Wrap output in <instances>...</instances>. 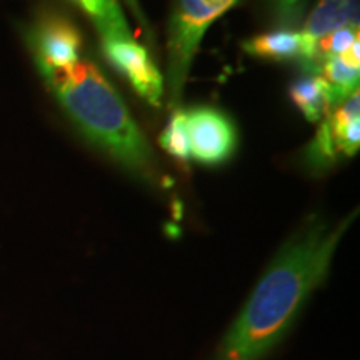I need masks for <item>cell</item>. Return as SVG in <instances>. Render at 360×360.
I'll list each match as a JSON object with an SVG mask.
<instances>
[{
    "label": "cell",
    "mask_w": 360,
    "mask_h": 360,
    "mask_svg": "<svg viewBox=\"0 0 360 360\" xmlns=\"http://www.w3.org/2000/svg\"><path fill=\"white\" fill-rule=\"evenodd\" d=\"M355 215L357 210L334 225L312 217L285 242L220 342L215 360H262L276 347L327 277Z\"/></svg>",
    "instance_id": "obj_1"
},
{
    "label": "cell",
    "mask_w": 360,
    "mask_h": 360,
    "mask_svg": "<svg viewBox=\"0 0 360 360\" xmlns=\"http://www.w3.org/2000/svg\"><path fill=\"white\" fill-rule=\"evenodd\" d=\"M40 74L65 114L94 146L129 172L155 182L159 170L146 135L122 96L94 62L79 58Z\"/></svg>",
    "instance_id": "obj_2"
},
{
    "label": "cell",
    "mask_w": 360,
    "mask_h": 360,
    "mask_svg": "<svg viewBox=\"0 0 360 360\" xmlns=\"http://www.w3.org/2000/svg\"><path fill=\"white\" fill-rule=\"evenodd\" d=\"M238 4V0H175L169 22L167 89L169 107H177L192 62L210 25Z\"/></svg>",
    "instance_id": "obj_3"
},
{
    "label": "cell",
    "mask_w": 360,
    "mask_h": 360,
    "mask_svg": "<svg viewBox=\"0 0 360 360\" xmlns=\"http://www.w3.org/2000/svg\"><path fill=\"white\" fill-rule=\"evenodd\" d=\"M360 147V94L359 89L335 105L322 119L321 127L307 147L309 165L327 169L339 157H354Z\"/></svg>",
    "instance_id": "obj_4"
},
{
    "label": "cell",
    "mask_w": 360,
    "mask_h": 360,
    "mask_svg": "<svg viewBox=\"0 0 360 360\" xmlns=\"http://www.w3.org/2000/svg\"><path fill=\"white\" fill-rule=\"evenodd\" d=\"M191 159L204 165H220L237 148V129L222 110L209 105L186 110Z\"/></svg>",
    "instance_id": "obj_5"
},
{
    "label": "cell",
    "mask_w": 360,
    "mask_h": 360,
    "mask_svg": "<svg viewBox=\"0 0 360 360\" xmlns=\"http://www.w3.org/2000/svg\"><path fill=\"white\" fill-rule=\"evenodd\" d=\"M27 39L40 72L74 64L80 58L84 47L77 25L53 12L42 13L30 27Z\"/></svg>",
    "instance_id": "obj_6"
},
{
    "label": "cell",
    "mask_w": 360,
    "mask_h": 360,
    "mask_svg": "<svg viewBox=\"0 0 360 360\" xmlns=\"http://www.w3.org/2000/svg\"><path fill=\"white\" fill-rule=\"evenodd\" d=\"M102 52L107 62L127 80L143 101L160 107L164 98V74L148 56L147 49L130 39H103Z\"/></svg>",
    "instance_id": "obj_7"
},
{
    "label": "cell",
    "mask_w": 360,
    "mask_h": 360,
    "mask_svg": "<svg viewBox=\"0 0 360 360\" xmlns=\"http://www.w3.org/2000/svg\"><path fill=\"white\" fill-rule=\"evenodd\" d=\"M244 52L252 57L272 62H297L307 72L312 64L315 47H312L300 30L278 29L269 34L255 35L242 44Z\"/></svg>",
    "instance_id": "obj_8"
},
{
    "label": "cell",
    "mask_w": 360,
    "mask_h": 360,
    "mask_svg": "<svg viewBox=\"0 0 360 360\" xmlns=\"http://www.w3.org/2000/svg\"><path fill=\"white\" fill-rule=\"evenodd\" d=\"M345 25L359 27V0H317L300 32L315 47L317 40Z\"/></svg>",
    "instance_id": "obj_9"
},
{
    "label": "cell",
    "mask_w": 360,
    "mask_h": 360,
    "mask_svg": "<svg viewBox=\"0 0 360 360\" xmlns=\"http://www.w3.org/2000/svg\"><path fill=\"white\" fill-rule=\"evenodd\" d=\"M289 96L309 122H319L337 105L334 90L317 74H307L290 85Z\"/></svg>",
    "instance_id": "obj_10"
},
{
    "label": "cell",
    "mask_w": 360,
    "mask_h": 360,
    "mask_svg": "<svg viewBox=\"0 0 360 360\" xmlns=\"http://www.w3.org/2000/svg\"><path fill=\"white\" fill-rule=\"evenodd\" d=\"M92 2V20L97 32L103 39H130L127 19H125L119 0H90Z\"/></svg>",
    "instance_id": "obj_11"
},
{
    "label": "cell",
    "mask_w": 360,
    "mask_h": 360,
    "mask_svg": "<svg viewBox=\"0 0 360 360\" xmlns=\"http://www.w3.org/2000/svg\"><path fill=\"white\" fill-rule=\"evenodd\" d=\"M315 74L321 75L334 90L337 105L344 102L354 90L359 89L360 70L345 65L339 58H327V60H323Z\"/></svg>",
    "instance_id": "obj_12"
},
{
    "label": "cell",
    "mask_w": 360,
    "mask_h": 360,
    "mask_svg": "<svg viewBox=\"0 0 360 360\" xmlns=\"http://www.w3.org/2000/svg\"><path fill=\"white\" fill-rule=\"evenodd\" d=\"M360 34L357 25H345L339 30H334L326 37L317 40L315 44V52L312 64H310L307 74H315L319 69V65L322 64L327 58H335L339 57L342 52H345L350 45L359 42Z\"/></svg>",
    "instance_id": "obj_13"
},
{
    "label": "cell",
    "mask_w": 360,
    "mask_h": 360,
    "mask_svg": "<svg viewBox=\"0 0 360 360\" xmlns=\"http://www.w3.org/2000/svg\"><path fill=\"white\" fill-rule=\"evenodd\" d=\"M160 147L172 155L179 162H187L191 159V148H188V135L186 124V110L179 109L170 117L167 127L160 134Z\"/></svg>",
    "instance_id": "obj_14"
},
{
    "label": "cell",
    "mask_w": 360,
    "mask_h": 360,
    "mask_svg": "<svg viewBox=\"0 0 360 360\" xmlns=\"http://www.w3.org/2000/svg\"><path fill=\"white\" fill-rule=\"evenodd\" d=\"M309 0H270L274 19L281 29L294 30V27L302 20Z\"/></svg>",
    "instance_id": "obj_15"
}]
</instances>
